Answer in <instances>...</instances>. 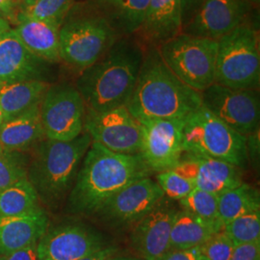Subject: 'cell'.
Returning a JSON list of instances; mask_svg holds the SVG:
<instances>
[{
  "mask_svg": "<svg viewBox=\"0 0 260 260\" xmlns=\"http://www.w3.org/2000/svg\"><path fill=\"white\" fill-rule=\"evenodd\" d=\"M223 229L218 221H208L183 209L178 210L171 231L169 250L200 247Z\"/></svg>",
  "mask_w": 260,
  "mask_h": 260,
  "instance_id": "cb8c5ba5",
  "label": "cell"
},
{
  "mask_svg": "<svg viewBox=\"0 0 260 260\" xmlns=\"http://www.w3.org/2000/svg\"><path fill=\"white\" fill-rule=\"evenodd\" d=\"M259 130L250 134L247 136V153L248 159L254 164L256 168V164L258 166L259 163Z\"/></svg>",
  "mask_w": 260,
  "mask_h": 260,
  "instance_id": "74e56055",
  "label": "cell"
},
{
  "mask_svg": "<svg viewBox=\"0 0 260 260\" xmlns=\"http://www.w3.org/2000/svg\"><path fill=\"white\" fill-rule=\"evenodd\" d=\"M145 47L135 38H119L93 65L81 73L76 89L86 112L102 113L126 106L134 91Z\"/></svg>",
  "mask_w": 260,
  "mask_h": 260,
  "instance_id": "7a4b0ae2",
  "label": "cell"
},
{
  "mask_svg": "<svg viewBox=\"0 0 260 260\" xmlns=\"http://www.w3.org/2000/svg\"><path fill=\"white\" fill-rule=\"evenodd\" d=\"M37 0H16V2H19V4H20V7H21V9L22 8H25V7H27V6H30V5H32L33 3H35Z\"/></svg>",
  "mask_w": 260,
  "mask_h": 260,
  "instance_id": "b9f144b4",
  "label": "cell"
},
{
  "mask_svg": "<svg viewBox=\"0 0 260 260\" xmlns=\"http://www.w3.org/2000/svg\"><path fill=\"white\" fill-rule=\"evenodd\" d=\"M201 260H206V259H205V257H203V256H202V258H201Z\"/></svg>",
  "mask_w": 260,
  "mask_h": 260,
  "instance_id": "c3c4849f",
  "label": "cell"
},
{
  "mask_svg": "<svg viewBox=\"0 0 260 260\" xmlns=\"http://www.w3.org/2000/svg\"><path fill=\"white\" fill-rule=\"evenodd\" d=\"M202 94V103L209 112L243 136L259 130L258 90H234L214 83Z\"/></svg>",
  "mask_w": 260,
  "mask_h": 260,
  "instance_id": "30bf717a",
  "label": "cell"
},
{
  "mask_svg": "<svg viewBox=\"0 0 260 260\" xmlns=\"http://www.w3.org/2000/svg\"><path fill=\"white\" fill-rule=\"evenodd\" d=\"M193 186L215 195H222L243 183L241 169L215 158L183 152L172 169Z\"/></svg>",
  "mask_w": 260,
  "mask_h": 260,
  "instance_id": "2e32d148",
  "label": "cell"
},
{
  "mask_svg": "<svg viewBox=\"0 0 260 260\" xmlns=\"http://www.w3.org/2000/svg\"><path fill=\"white\" fill-rule=\"evenodd\" d=\"M157 48L173 74L197 92L215 83L218 41L181 32Z\"/></svg>",
  "mask_w": 260,
  "mask_h": 260,
  "instance_id": "52a82bcc",
  "label": "cell"
},
{
  "mask_svg": "<svg viewBox=\"0 0 260 260\" xmlns=\"http://www.w3.org/2000/svg\"><path fill=\"white\" fill-rule=\"evenodd\" d=\"M46 61L32 54L10 29L0 36V85L26 80H43Z\"/></svg>",
  "mask_w": 260,
  "mask_h": 260,
  "instance_id": "ac0fdd59",
  "label": "cell"
},
{
  "mask_svg": "<svg viewBox=\"0 0 260 260\" xmlns=\"http://www.w3.org/2000/svg\"><path fill=\"white\" fill-rule=\"evenodd\" d=\"M10 30V25L8 21L5 19H0V36Z\"/></svg>",
  "mask_w": 260,
  "mask_h": 260,
  "instance_id": "60d3db41",
  "label": "cell"
},
{
  "mask_svg": "<svg viewBox=\"0 0 260 260\" xmlns=\"http://www.w3.org/2000/svg\"><path fill=\"white\" fill-rule=\"evenodd\" d=\"M234 244L223 231L215 233L199 247V251L206 260H230Z\"/></svg>",
  "mask_w": 260,
  "mask_h": 260,
  "instance_id": "d6a6232c",
  "label": "cell"
},
{
  "mask_svg": "<svg viewBox=\"0 0 260 260\" xmlns=\"http://www.w3.org/2000/svg\"><path fill=\"white\" fill-rule=\"evenodd\" d=\"M202 103V94L183 83L168 68L157 47H145L134 91L126 104L138 121H185Z\"/></svg>",
  "mask_w": 260,
  "mask_h": 260,
  "instance_id": "3957f363",
  "label": "cell"
},
{
  "mask_svg": "<svg viewBox=\"0 0 260 260\" xmlns=\"http://www.w3.org/2000/svg\"><path fill=\"white\" fill-rule=\"evenodd\" d=\"M150 0H93L94 13L120 37L132 36L141 27Z\"/></svg>",
  "mask_w": 260,
  "mask_h": 260,
  "instance_id": "603a6c76",
  "label": "cell"
},
{
  "mask_svg": "<svg viewBox=\"0 0 260 260\" xmlns=\"http://www.w3.org/2000/svg\"><path fill=\"white\" fill-rule=\"evenodd\" d=\"M248 1L255 7V6H257L259 4L260 0H248Z\"/></svg>",
  "mask_w": 260,
  "mask_h": 260,
  "instance_id": "f6af8a7d",
  "label": "cell"
},
{
  "mask_svg": "<svg viewBox=\"0 0 260 260\" xmlns=\"http://www.w3.org/2000/svg\"><path fill=\"white\" fill-rule=\"evenodd\" d=\"M183 149L244 169L249 163L247 137L232 129L203 105L183 123Z\"/></svg>",
  "mask_w": 260,
  "mask_h": 260,
  "instance_id": "8992f818",
  "label": "cell"
},
{
  "mask_svg": "<svg viewBox=\"0 0 260 260\" xmlns=\"http://www.w3.org/2000/svg\"><path fill=\"white\" fill-rule=\"evenodd\" d=\"M27 164L23 152H0V193L27 177Z\"/></svg>",
  "mask_w": 260,
  "mask_h": 260,
  "instance_id": "4dcf8cb0",
  "label": "cell"
},
{
  "mask_svg": "<svg viewBox=\"0 0 260 260\" xmlns=\"http://www.w3.org/2000/svg\"><path fill=\"white\" fill-rule=\"evenodd\" d=\"M177 211L174 205L164 202L163 198L134 224L130 241L142 259L157 260L169 251L171 231Z\"/></svg>",
  "mask_w": 260,
  "mask_h": 260,
  "instance_id": "e0dca14e",
  "label": "cell"
},
{
  "mask_svg": "<svg viewBox=\"0 0 260 260\" xmlns=\"http://www.w3.org/2000/svg\"><path fill=\"white\" fill-rule=\"evenodd\" d=\"M48 87L47 82L38 79L0 85V107L5 120L41 105Z\"/></svg>",
  "mask_w": 260,
  "mask_h": 260,
  "instance_id": "d4e9b609",
  "label": "cell"
},
{
  "mask_svg": "<svg viewBox=\"0 0 260 260\" xmlns=\"http://www.w3.org/2000/svg\"><path fill=\"white\" fill-rule=\"evenodd\" d=\"M202 255L199 247L192 249H174L169 250L157 260H201Z\"/></svg>",
  "mask_w": 260,
  "mask_h": 260,
  "instance_id": "e575fe53",
  "label": "cell"
},
{
  "mask_svg": "<svg viewBox=\"0 0 260 260\" xmlns=\"http://www.w3.org/2000/svg\"><path fill=\"white\" fill-rule=\"evenodd\" d=\"M119 38L108 22L95 13L70 19L59 32L60 59L82 73L93 65Z\"/></svg>",
  "mask_w": 260,
  "mask_h": 260,
  "instance_id": "ba28073f",
  "label": "cell"
},
{
  "mask_svg": "<svg viewBox=\"0 0 260 260\" xmlns=\"http://www.w3.org/2000/svg\"><path fill=\"white\" fill-rule=\"evenodd\" d=\"M107 247L101 233L79 223L59 225L38 242L40 260H78Z\"/></svg>",
  "mask_w": 260,
  "mask_h": 260,
  "instance_id": "5bb4252c",
  "label": "cell"
},
{
  "mask_svg": "<svg viewBox=\"0 0 260 260\" xmlns=\"http://www.w3.org/2000/svg\"><path fill=\"white\" fill-rule=\"evenodd\" d=\"M215 83L234 90H259V36L248 22L218 41Z\"/></svg>",
  "mask_w": 260,
  "mask_h": 260,
  "instance_id": "5b68a950",
  "label": "cell"
},
{
  "mask_svg": "<svg viewBox=\"0 0 260 260\" xmlns=\"http://www.w3.org/2000/svg\"><path fill=\"white\" fill-rule=\"evenodd\" d=\"M74 2L75 0H37L32 5L20 9L16 19H40L61 27Z\"/></svg>",
  "mask_w": 260,
  "mask_h": 260,
  "instance_id": "83f0119b",
  "label": "cell"
},
{
  "mask_svg": "<svg viewBox=\"0 0 260 260\" xmlns=\"http://www.w3.org/2000/svg\"><path fill=\"white\" fill-rule=\"evenodd\" d=\"M84 130L92 141L105 149L121 154H139L141 124L126 106L102 113L86 112Z\"/></svg>",
  "mask_w": 260,
  "mask_h": 260,
  "instance_id": "8fae6325",
  "label": "cell"
},
{
  "mask_svg": "<svg viewBox=\"0 0 260 260\" xmlns=\"http://www.w3.org/2000/svg\"><path fill=\"white\" fill-rule=\"evenodd\" d=\"M230 260H260V240L235 246Z\"/></svg>",
  "mask_w": 260,
  "mask_h": 260,
  "instance_id": "836d02e7",
  "label": "cell"
},
{
  "mask_svg": "<svg viewBox=\"0 0 260 260\" xmlns=\"http://www.w3.org/2000/svg\"><path fill=\"white\" fill-rule=\"evenodd\" d=\"M156 182L164 195L175 201H180L195 188L190 180L173 170L158 173Z\"/></svg>",
  "mask_w": 260,
  "mask_h": 260,
  "instance_id": "1f68e13d",
  "label": "cell"
},
{
  "mask_svg": "<svg viewBox=\"0 0 260 260\" xmlns=\"http://www.w3.org/2000/svg\"><path fill=\"white\" fill-rule=\"evenodd\" d=\"M116 251H117V249L115 247L107 246L101 251L93 252L92 254L87 255L83 258L78 260H108L112 258V256L116 253Z\"/></svg>",
  "mask_w": 260,
  "mask_h": 260,
  "instance_id": "f35d334b",
  "label": "cell"
},
{
  "mask_svg": "<svg viewBox=\"0 0 260 260\" xmlns=\"http://www.w3.org/2000/svg\"><path fill=\"white\" fill-rule=\"evenodd\" d=\"M139 122L142 130L139 154L149 171L158 174L172 170L184 152V121L150 119Z\"/></svg>",
  "mask_w": 260,
  "mask_h": 260,
  "instance_id": "4fadbf2b",
  "label": "cell"
},
{
  "mask_svg": "<svg viewBox=\"0 0 260 260\" xmlns=\"http://www.w3.org/2000/svg\"><path fill=\"white\" fill-rule=\"evenodd\" d=\"M0 19H4V18L2 17V15H1V13H0Z\"/></svg>",
  "mask_w": 260,
  "mask_h": 260,
  "instance_id": "7dc6e473",
  "label": "cell"
},
{
  "mask_svg": "<svg viewBox=\"0 0 260 260\" xmlns=\"http://www.w3.org/2000/svg\"><path fill=\"white\" fill-rule=\"evenodd\" d=\"M183 210L208 221H219L218 196L194 188L190 194L178 201ZM221 223V222H220Z\"/></svg>",
  "mask_w": 260,
  "mask_h": 260,
  "instance_id": "f546056e",
  "label": "cell"
},
{
  "mask_svg": "<svg viewBox=\"0 0 260 260\" xmlns=\"http://www.w3.org/2000/svg\"><path fill=\"white\" fill-rule=\"evenodd\" d=\"M15 7L16 0H0V13L6 20L7 19H13L16 17Z\"/></svg>",
  "mask_w": 260,
  "mask_h": 260,
  "instance_id": "ab89813d",
  "label": "cell"
},
{
  "mask_svg": "<svg viewBox=\"0 0 260 260\" xmlns=\"http://www.w3.org/2000/svg\"><path fill=\"white\" fill-rule=\"evenodd\" d=\"M149 174L140 154L116 153L92 142L70 191L67 210L93 215L125 186Z\"/></svg>",
  "mask_w": 260,
  "mask_h": 260,
  "instance_id": "6da1fadb",
  "label": "cell"
},
{
  "mask_svg": "<svg viewBox=\"0 0 260 260\" xmlns=\"http://www.w3.org/2000/svg\"><path fill=\"white\" fill-rule=\"evenodd\" d=\"M44 138L40 105L0 124V145L7 152H24Z\"/></svg>",
  "mask_w": 260,
  "mask_h": 260,
  "instance_id": "7402d4cb",
  "label": "cell"
},
{
  "mask_svg": "<svg viewBox=\"0 0 260 260\" xmlns=\"http://www.w3.org/2000/svg\"><path fill=\"white\" fill-rule=\"evenodd\" d=\"M3 151V149H2V148H1V145H0V152H2Z\"/></svg>",
  "mask_w": 260,
  "mask_h": 260,
  "instance_id": "bcb514c9",
  "label": "cell"
},
{
  "mask_svg": "<svg viewBox=\"0 0 260 260\" xmlns=\"http://www.w3.org/2000/svg\"><path fill=\"white\" fill-rule=\"evenodd\" d=\"M42 208L37 192L27 177L0 193V218L24 216Z\"/></svg>",
  "mask_w": 260,
  "mask_h": 260,
  "instance_id": "4316f807",
  "label": "cell"
},
{
  "mask_svg": "<svg viewBox=\"0 0 260 260\" xmlns=\"http://www.w3.org/2000/svg\"><path fill=\"white\" fill-rule=\"evenodd\" d=\"M206 0H180L182 28L194 18Z\"/></svg>",
  "mask_w": 260,
  "mask_h": 260,
  "instance_id": "8d00e7d4",
  "label": "cell"
},
{
  "mask_svg": "<svg viewBox=\"0 0 260 260\" xmlns=\"http://www.w3.org/2000/svg\"><path fill=\"white\" fill-rule=\"evenodd\" d=\"M4 121H5V116H4V114H3V111H2V109H1V107H0V124Z\"/></svg>",
  "mask_w": 260,
  "mask_h": 260,
  "instance_id": "ee69618b",
  "label": "cell"
},
{
  "mask_svg": "<svg viewBox=\"0 0 260 260\" xmlns=\"http://www.w3.org/2000/svg\"><path fill=\"white\" fill-rule=\"evenodd\" d=\"M92 142L84 130L71 141L44 138L33 148L27 178L41 202L54 207L72 190Z\"/></svg>",
  "mask_w": 260,
  "mask_h": 260,
  "instance_id": "277c9868",
  "label": "cell"
},
{
  "mask_svg": "<svg viewBox=\"0 0 260 260\" xmlns=\"http://www.w3.org/2000/svg\"><path fill=\"white\" fill-rule=\"evenodd\" d=\"M108 260H140L137 258H130V257H115V258H110Z\"/></svg>",
  "mask_w": 260,
  "mask_h": 260,
  "instance_id": "7bdbcfd3",
  "label": "cell"
},
{
  "mask_svg": "<svg viewBox=\"0 0 260 260\" xmlns=\"http://www.w3.org/2000/svg\"><path fill=\"white\" fill-rule=\"evenodd\" d=\"M164 197L155 180L144 177L125 186L93 215L113 228L134 225Z\"/></svg>",
  "mask_w": 260,
  "mask_h": 260,
  "instance_id": "7c38bea8",
  "label": "cell"
},
{
  "mask_svg": "<svg viewBox=\"0 0 260 260\" xmlns=\"http://www.w3.org/2000/svg\"><path fill=\"white\" fill-rule=\"evenodd\" d=\"M48 223L44 208L24 216L0 218V255L39 242L47 233Z\"/></svg>",
  "mask_w": 260,
  "mask_h": 260,
  "instance_id": "ffe728a7",
  "label": "cell"
},
{
  "mask_svg": "<svg viewBox=\"0 0 260 260\" xmlns=\"http://www.w3.org/2000/svg\"><path fill=\"white\" fill-rule=\"evenodd\" d=\"M181 32L180 0H150L136 39L144 47H158Z\"/></svg>",
  "mask_w": 260,
  "mask_h": 260,
  "instance_id": "d6986e66",
  "label": "cell"
},
{
  "mask_svg": "<svg viewBox=\"0 0 260 260\" xmlns=\"http://www.w3.org/2000/svg\"><path fill=\"white\" fill-rule=\"evenodd\" d=\"M223 233L234 246L260 240V210L242 215L226 223Z\"/></svg>",
  "mask_w": 260,
  "mask_h": 260,
  "instance_id": "f1b7e54d",
  "label": "cell"
},
{
  "mask_svg": "<svg viewBox=\"0 0 260 260\" xmlns=\"http://www.w3.org/2000/svg\"><path fill=\"white\" fill-rule=\"evenodd\" d=\"M40 113L46 138L71 141L84 131L86 108L81 94L73 85L49 86Z\"/></svg>",
  "mask_w": 260,
  "mask_h": 260,
  "instance_id": "9c48e42d",
  "label": "cell"
},
{
  "mask_svg": "<svg viewBox=\"0 0 260 260\" xmlns=\"http://www.w3.org/2000/svg\"><path fill=\"white\" fill-rule=\"evenodd\" d=\"M13 29L28 50L47 63L60 61V26L36 19H19Z\"/></svg>",
  "mask_w": 260,
  "mask_h": 260,
  "instance_id": "44dd1931",
  "label": "cell"
},
{
  "mask_svg": "<svg viewBox=\"0 0 260 260\" xmlns=\"http://www.w3.org/2000/svg\"><path fill=\"white\" fill-rule=\"evenodd\" d=\"M252 7L248 0H206L182 33L219 41L245 23Z\"/></svg>",
  "mask_w": 260,
  "mask_h": 260,
  "instance_id": "9a60e30c",
  "label": "cell"
},
{
  "mask_svg": "<svg viewBox=\"0 0 260 260\" xmlns=\"http://www.w3.org/2000/svg\"><path fill=\"white\" fill-rule=\"evenodd\" d=\"M259 210L258 189L244 182L218 197L219 221L223 226L242 215Z\"/></svg>",
  "mask_w": 260,
  "mask_h": 260,
  "instance_id": "484cf974",
  "label": "cell"
},
{
  "mask_svg": "<svg viewBox=\"0 0 260 260\" xmlns=\"http://www.w3.org/2000/svg\"><path fill=\"white\" fill-rule=\"evenodd\" d=\"M0 260H40L38 254V242L18 251L1 254Z\"/></svg>",
  "mask_w": 260,
  "mask_h": 260,
  "instance_id": "d590c367",
  "label": "cell"
}]
</instances>
